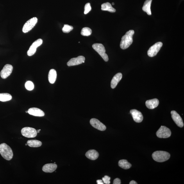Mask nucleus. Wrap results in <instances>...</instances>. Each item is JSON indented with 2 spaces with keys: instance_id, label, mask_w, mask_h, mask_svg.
<instances>
[{
  "instance_id": "nucleus-1",
  "label": "nucleus",
  "mask_w": 184,
  "mask_h": 184,
  "mask_svg": "<svg viewBox=\"0 0 184 184\" xmlns=\"http://www.w3.org/2000/svg\"><path fill=\"white\" fill-rule=\"evenodd\" d=\"M134 33L135 31L131 30L127 31L125 35L123 36L120 44V47L121 49H126L132 44L133 37Z\"/></svg>"
},
{
  "instance_id": "nucleus-2",
  "label": "nucleus",
  "mask_w": 184,
  "mask_h": 184,
  "mask_svg": "<svg viewBox=\"0 0 184 184\" xmlns=\"http://www.w3.org/2000/svg\"><path fill=\"white\" fill-rule=\"evenodd\" d=\"M0 154L5 159L10 161L13 157V153L12 149L5 143L0 144Z\"/></svg>"
},
{
  "instance_id": "nucleus-3",
  "label": "nucleus",
  "mask_w": 184,
  "mask_h": 184,
  "mask_svg": "<svg viewBox=\"0 0 184 184\" xmlns=\"http://www.w3.org/2000/svg\"><path fill=\"white\" fill-rule=\"evenodd\" d=\"M152 157L154 160L159 162H165L169 160L170 157V154L168 152L158 151L154 152Z\"/></svg>"
},
{
  "instance_id": "nucleus-4",
  "label": "nucleus",
  "mask_w": 184,
  "mask_h": 184,
  "mask_svg": "<svg viewBox=\"0 0 184 184\" xmlns=\"http://www.w3.org/2000/svg\"><path fill=\"white\" fill-rule=\"evenodd\" d=\"M93 48L98 53L103 60L107 62L108 60V55L106 53V50L104 45L101 44H95L92 45Z\"/></svg>"
},
{
  "instance_id": "nucleus-5",
  "label": "nucleus",
  "mask_w": 184,
  "mask_h": 184,
  "mask_svg": "<svg viewBox=\"0 0 184 184\" xmlns=\"http://www.w3.org/2000/svg\"><path fill=\"white\" fill-rule=\"evenodd\" d=\"M171 135V131L169 128L164 126H161L156 133V136L160 138L169 137Z\"/></svg>"
},
{
  "instance_id": "nucleus-6",
  "label": "nucleus",
  "mask_w": 184,
  "mask_h": 184,
  "mask_svg": "<svg viewBox=\"0 0 184 184\" xmlns=\"http://www.w3.org/2000/svg\"><path fill=\"white\" fill-rule=\"evenodd\" d=\"M38 22L37 17H34L27 21L24 25L22 31L23 32L25 33L28 32L35 26Z\"/></svg>"
},
{
  "instance_id": "nucleus-7",
  "label": "nucleus",
  "mask_w": 184,
  "mask_h": 184,
  "mask_svg": "<svg viewBox=\"0 0 184 184\" xmlns=\"http://www.w3.org/2000/svg\"><path fill=\"white\" fill-rule=\"evenodd\" d=\"M21 133L23 136L28 138L35 137L37 135V131L35 129L28 127L23 128Z\"/></svg>"
},
{
  "instance_id": "nucleus-8",
  "label": "nucleus",
  "mask_w": 184,
  "mask_h": 184,
  "mask_svg": "<svg viewBox=\"0 0 184 184\" xmlns=\"http://www.w3.org/2000/svg\"><path fill=\"white\" fill-rule=\"evenodd\" d=\"M162 45V42H159L156 43L150 48L147 52L148 55L150 57H153L156 56L160 50Z\"/></svg>"
},
{
  "instance_id": "nucleus-9",
  "label": "nucleus",
  "mask_w": 184,
  "mask_h": 184,
  "mask_svg": "<svg viewBox=\"0 0 184 184\" xmlns=\"http://www.w3.org/2000/svg\"><path fill=\"white\" fill-rule=\"evenodd\" d=\"M43 40L41 39H39L34 42L29 48L27 55L29 56H33L35 54L37 50V48L40 46L42 44Z\"/></svg>"
},
{
  "instance_id": "nucleus-10",
  "label": "nucleus",
  "mask_w": 184,
  "mask_h": 184,
  "mask_svg": "<svg viewBox=\"0 0 184 184\" xmlns=\"http://www.w3.org/2000/svg\"><path fill=\"white\" fill-rule=\"evenodd\" d=\"M13 67L12 65L7 64L4 65L1 72V76L2 79H6L12 73Z\"/></svg>"
},
{
  "instance_id": "nucleus-11",
  "label": "nucleus",
  "mask_w": 184,
  "mask_h": 184,
  "mask_svg": "<svg viewBox=\"0 0 184 184\" xmlns=\"http://www.w3.org/2000/svg\"><path fill=\"white\" fill-rule=\"evenodd\" d=\"M90 122L91 125L94 128L101 131L106 130V126L98 119H92L90 120Z\"/></svg>"
},
{
  "instance_id": "nucleus-12",
  "label": "nucleus",
  "mask_w": 184,
  "mask_h": 184,
  "mask_svg": "<svg viewBox=\"0 0 184 184\" xmlns=\"http://www.w3.org/2000/svg\"><path fill=\"white\" fill-rule=\"evenodd\" d=\"M85 60L84 57L82 56H79L76 58L71 59L67 63V65L69 67L79 65L82 63H84Z\"/></svg>"
},
{
  "instance_id": "nucleus-13",
  "label": "nucleus",
  "mask_w": 184,
  "mask_h": 184,
  "mask_svg": "<svg viewBox=\"0 0 184 184\" xmlns=\"http://www.w3.org/2000/svg\"><path fill=\"white\" fill-rule=\"evenodd\" d=\"M171 113L172 119L177 126L180 128H182L184 126V124L183 119L180 115L175 111H171Z\"/></svg>"
},
{
  "instance_id": "nucleus-14",
  "label": "nucleus",
  "mask_w": 184,
  "mask_h": 184,
  "mask_svg": "<svg viewBox=\"0 0 184 184\" xmlns=\"http://www.w3.org/2000/svg\"><path fill=\"white\" fill-rule=\"evenodd\" d=\"M130 113L133 118V119L135 122L137 123L142 122L143 119V117L142 113L140 111L135 109L132 110Z\"/></svg>"
},
{
  "instance_id": "nucleus-15",
  "label": "nucleus",
  "mask_w": 184,
  "mask_h": 184,
  "mask_svg": "<svg viewBox=\"0 0 184 184\" xmlns=\"http://www.w3.org/2000/svg\"><path fill=\"white\" fill-rule=\"evenodd\" d=\"M57 167V166L55 163L47 164L44 166L42 169L44 172L52 173L55 171Z\"/></svg>"
},
{
  "instance_id": "nucleus-16",
  "label": "nucleus",
  "mask_w": 184,
  "mask_h": 184,
  "mask_svg": "<svg viewBox=\"0 0 184 184\" xmlns=\"http://www.w3.org/2000/svg\"><path fill=\"white\" fill-rule=\"evenodd\" d=\"M29 114L37 117H43L45 115V113L40 109L35 108H29L28 111Z\"/></svg>"
},
{
  "instance_id": "nucleus-17",
  "label": "nucleus",
  "mask_w": 184,
  "mask_h": 184,
  "mask_svg": "<svg viewBox=\"0 0 184 184\" xmlns=\"http://www.w3.org/2000/svg\"><path fill=\"white\" fill-rule=\"evenodd\" d=\"M122 77V75L121 73H119L116 74L113 77L112 81H111V87L112 89L115 88L117 86L118 83L121 80Z\"/></svg>"
},
{
  "instance_id": "nucleus-18",
  "label": "nucleus",
  "mask_w": 184,
  "mask_h": 184,
  "mask_svg": "<svg viewBox=\"0 0 184 184\" xmlns=\"http://www.w3.org/2000/svg\"><path fill=\"white\" fill-rule=\"evenodd\" d=\"M86 157L92 160H95L98 158L99 153L96 151L92 149L88 151L85 154Z\"/></svg>"
},
{
  "instance_id": "nucleus-19",
  "label": "nucleus",
  "mask_w": 184,
  "mask_h": 184,
  "mask_svg": "<svg viewBox=\"0 0 184 184\" xmlns=\"http://www.w3.org/2000/svg\"><path fill=\"white\" fill-rule=\"evenodd\" d=\"M159 103V100L157 99L148 100L146 102L147 107L150 109H153L157 107Z\"/></svg>"
},
{
  "instance_id": "nucleus-20",
  "label": "nucleus",
  "mask_w": 184,
  "mask_h": 184,
  "mask_svg": "<svg viewBox=\"0 0 184 184\" xmlns=\"http://www.w3.org/2000/svg\"><path fill=\"white\" fill-rule=\"evenodd\" d=\"M152 1L153 0H146L142 8L143 11L146 12L148 15H151V8Z\"/></svg>"
},
{
  "instance_id": "nucleus-21",
  "label": "nucleus",
  "mask_w": 184,
  "mask_h": 184,
  "mask_svg": "<svg viewBox=\"0 0 184 184\" xmlns=\"http://www.w3.org/2000/svg\"><path fill=\"white\" fill-rule=\"evenodd\" d=\"M57 72L56 70L52 69L50 70L48 75V79L49 82L53 84L55 82L57 78Z\"/></svg>"
},
{
  "instance_id": "nucleus-22",
  "label": "nucleus",
  "mask_w": 184,
  "mask_h": 184,
  "mask_svg": "<svg viewBox=\"0 0 184 184\" xmlns=\"http://www.w3.org/2000/svg\"><path fill=\"white\" fill-rule=\"evenodd\" d=\"M101 10L103 11H108L112 13L115 12L116 11L115 9L113 8L111 4L108 2L102 4Z\"/></svg>"
},
{
  "instance_id": "nucleus-23",
  "label": "nucleus",
  "mask_w": 184,
  "mask_h": 184,
  "mask_svg": "<svg viewBox=\"0 0 184 184\" xmlns=\"http://www.w3.org/2000/svg\"><path fill=\"white\" fill-rule=\"evenodd\" d=\"M119 167L125 169H129L132 166L131 164L126 160H121L119 161Z\"/></svg>"
},
{
  "instance_id": "nucleus-24",
  "label": "nucleus",
  "mask_w": 184,
  "mask_h": 184,
  "mask_svg": "<svg viewBox=\"0 0 184 184\" xmlns=\"http://www.w3.org/2000/svg\"><path fill=\"white\" fill-rule=\"evenodd\" d=\"M27 144L29 146L31 147H38L41 146L42 143L38 140H30L27 141Z\"/></svg>"
},
{
  "instance_id": "nucleus-25",
  "label": "nucleus",
  "mask_w": 184,
  "mask_h": 184,
  "mask_svg": "<svg viewBox=\"0 0 184 184\" xmlns=\"http://www.w3.org/2000/svg\"><path fill=\"white\" fill-rule=\"evenodd\" d=\"M12 98L11 95L8 93H1L0 94V101L6 102L10 100Z\"/></svg>"
},
{
  "instance_id": "nucleus-26",
  "label": "nucleus",
  "mask_w": 184,
  "mask_h": 184,
  "mask_svg": "<svg viewBox=\"0 0 184 184\" xmlns=\"http://www.w3.org/2000/svg\"><path fill=\"white\" fill-rule=\"evenodd\" d=\"M92 33V29L86 27L83 28L81 32V35L84 36H89L91 35Z\"/></svg>"
},
{
  "instance_id": "nucleus-27",
  "label": "nucleus",
  "mask_w": 184,
  "mask_h": 184,
  "mask_svg": "<svg viewBox=\"0 0 184 184\" xmlns=\"http://www.w3.org/2000/svg\"><path fill=\"white\" fill-rule=\"evenodd\" d=\"M73 29V27L72 26L69 25L67 24H65L62 29V31L63 33H68L70 32Z\"/></svg>"
},
{
  "instance_id": "nucleus-28",
  "label": "nucleus",
  "mask_w": 184,
  "mask_h": 184,
  "mask_svg": "<svg viewBox=\"0 0 184 184\" xmlns=\"http://www.w3.org/2000/svg\"><path fill=\"white\" fill-rule=\"evenodd\" d=\"M25 87L27 90L31 91L34 88V84L31 81H28L26 83Z\"/></svg>"
},
{
  "instance_id": "nucleus-29",
  "label": "nucleus",
  "mask_w": 184,
  "mask_h": 184,
  "mask_svg": "<svg viewBox=\"0 0 184 184\" xmlns=\"http://www.w3.org/2000/svg\"><path fill=\"white\" fill-rule=\"evenodd\" d=\"M92 9L91 6L89 3H88L85 4L84 8V13L85 15L87 14Z\"/></svg>"
},
{
  "instance_id": "nucleus-30",
  "label": "nucleus",
  "mask_w": 184,
  "mask_h": 184,
  "mask_svg": "<svg viewBox=\"0 0 184 184\" xmlns=\"http://www.w3.org/2000/svg\"><path fill=\"white\" fill-rule=\"evenodd\" d=\"M110 177L108 176H105L104 177L102 178V180H103L104 183L106 184H109L110 183Z\"/></svg>"
},
{
  "instance_id": "nucleus-31",
  "label": "nucleus",
  "mask_w": 184,
  "mask_h": 184,
  "mask_svg": "<svg viewBox=\"0 0 184 184\" xmlns=\"http://www.w3.org/2000/svg\"><path fill=\"white\" fill-rule=\"evenodd\" d=\"M121 183V180L119 178H116L113 181V184H120Z\"/></svg>"
},
{
  "instance_id": "nucleus-32",
  "label": "nucleus",
  "mask_w": 184,
  "mask_h": 184,
  "mask_svg": "<svg viewBox=\"0 0 184 184\" xmlns=\"http://www.w3.org/2000/svg\"><path fill=\"white\" fill-rule=\"evenodd\" d=\"M97 184H103L104 183L103 182V181L101 180H98L97 181Z\"/></svg>"
},
{
  "instance_id": "nucleus-33",
  "label": "nucleus",
  "mask_w": 184,
  "mask_h": 184,
  "mask_svg": "<svg viewBox=\"0 0 184 184\" xmlns=\"http://www.w3.org/2000/svg\"><path fill=\"white\" fill-rule=\"evenodd\" d=\"M129 184H137V183L136 182V181L134 180L131 181L130 183H129Z\"/></svg>"
},
{
  "instance_id": "nucleus-34",
  "label": "nucleus",
  "mask_w": 184,
  "mask_h": 184,
  "mask_svg": "<svg viewBox=\"0 0 184 184\" xmlns=\"http://www.w3.org/2000/svg\"><path fill=\"white\" fill-rule=\"evenodd\" d=\"M41 130V129H38V130H37V133H39L40 132V131Z\"/></svg>"
},
{
  "instance_id": "nucleus-35",
  "label": "nucleus",
  "mask_w": 184,
  "mask_h": 184,
  "mask_svg": "<svg viewBox=\"0 0 184 184\" xmlns=\"http://www.w3.org/2000/svg\"><path fill=\"white\" fill-rule=\"evenodd\" d=\"M112 4H113V5H114V3H113Z\"/></svg>"
},
{
  "instance_id": "nucleus-36",
  "label": "nucleus",
  "mask_w": 184,
  "mask_h": 184,
  "mask_svg": "<svg viewBox=\"0 0 184 184\" xmlns=\"http://www.w3.org/2000/svg\"><path fill=\"white\" fill-rule=\"evenodd\" d=\"M25 145H26V146H27V144H26Z\"/></svg>"
}]
</instances>
